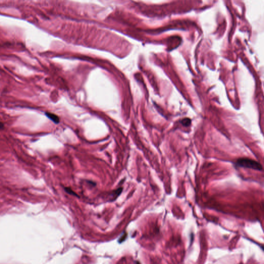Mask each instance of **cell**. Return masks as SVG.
<instances>
[{
  "instance_id": "obj_6",
  "label": "cell",
  "mask_w": 264,
  "mask_h": 264,
  "mask_svg": "<svg viewBox=\"0 0 264 264\" xmlns=\"http://www.w3.org/2000/svg\"><path fill=\"white\" fill-rule=\"evenodd\" d=\"M4 128V125L3 123L0 121V130H3Z\"/></svg>"
},
{
  "instance_id": "obj_2",
  "label": "cell",
  "mask_w": 264,
  "mask_h": 264,
  "mask_svg": "<svg viewBox=\"0 0 264 264\" xmlns=\"http://www.w3.org/2000/svg\"><path fill=\"white\" fill-rule=\"evenodd\" d=\"M45 115L49 119L51 120V121H52L56 124H58L60 123V118L55 114L49 113V112H46L45 113Z\"/></svg>"
},
{
  "instance_id": "obj_3",
  "label": "cell",
  "mask_w": 264,
  "mask_h": 264,
  "mask_svg": "<svg viewBox=\"0 0 264 264\" xmlns=\"http://www.w3.org/2000/svg\"><path fill=\"white\" fill-rule=\"evenodd\" d=\"M122 187H120V188H118V189L116 190H114L113 191V193H112V194H111L112 200H115L117 198V197L120 194H121V193H122Z\"/></svg>"
},
{
  "instance_id": "obj_5",
  "label": "cell",
  "mask_w": 264,
  "mask_h": 264,
  "mask_svg": "<svg viewBox=\"0 0 264 264\" xmlns=\"http://www.w3.org/2000/svg\"><path fill=\"white\" fill-rule=\"evenodd\" d=\"M65 190L66 191V193L71 194V195H75L76 197H78L79 195L76 194V193H75L74 191L72 190L71 188L69 187H65Z\"/></svg>"
},
{
  "instance_id": "obj_4",
  "label": "cell",
  "mask_w": 264,
  "mask_h": 264,
  "mask_svg": "<svg viewBox=\"0 0 264 264\" xmlns=\"http://www.w3.org/2000/svg\"><path fill=\"white\" fill-rule=\"evenodd\" d=\"M191 120L189 118H185L184 119L182 120L181 121V123L182 125L185 126V127H188L191 124Z\"/></svg>"
},
{
  "instance_id": "obj_1",
  "label": "cell",
  "mask_w": 264,
  "mask_h": 264,
  "mask_svg": "<svg viewBox=\"0 0 264 264\" xmlns=\"http://www.w3.org/2000/svg\"><path fill=\"white\" fill-rule=\"evenodd\" d=\"M236 164L239 167L253 170L262 171L263 166L255 160L248 158H240L237 160Z\"/></svg>"
}]
</instances>
